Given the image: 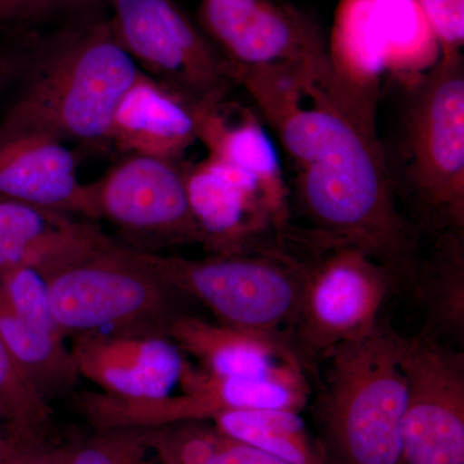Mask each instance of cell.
I'll return each mask as SVG.
<instances>
[{
	"mask_svg": "<svg viewBox=\"0 0 464 464\" xmlns=\"http://www.w3.org/2000/svg\"><path fill=\"white\" fill-rule=\"evenodd\" d=\"M191 109L198 141L206 146L208 155L255 177L277 204L290 208L279 152L261 116L227 100Z\"/></svg>",
	"mask_w": 464,
	"mask_h": 464,
	"instance_id": "18",
	"label": "cell"
},
{
	"mask_svg": "<svg viewBox=\"0 0 464 464\" xmlns=\"http://www.w3.org/2000/svg\"><path fill=\"white\" fill-rule=\"evenodd\" d=\"M9 456V449L5 442L0 441V460L5 459V457Z\"/></svg>",
	"mask_w": 464,
	"mask_h": 464,
	"instance_id": "32",
	"label": "cell"
},
{
	"mask_svg": "<svg viewBox=\"0 0 464 464\" xmlns=\"http://www.w3.org/2000/svg\"><path fill=\"white\" fill-rule=\"evenodd\" d=\"M408 399L401 464H464V357L422 332L401 337Z\"/></svg>",
	"mask_w": 464,
	"mask_h": 464,
	"instance_id": "10",
	"label": "cell"
},
{
	"mask_svg": "<svg viewBox=\"0 0 464 464\" xmlns=\"http://www.w3.org/2000/svg\"><path fill=\"white\" fill-rule=\"evenodd\" d=\"M108 17L140 70L188 105L224 102L237 87L227 58L174 0H110Z\"/></svg>",
	"mask_w": 464,
	"mask_h": 464,
	"instance_id": "8",
	"label": "cell"
},
{
	"mask_svg": "<svg viewBox=\"0 0 464 464\" xmlns=\"http://www.w3.org/2000/svg\"><path fill=\"white\" fill-rule=\"evenodd\" d=\"M328 52L342 74L362 87L378 88L390 63L374 0H340Z\"/></svg>",
	"mask_w": 464,
	"mask_h": 464,
	"instance_id": "21",
	"label": "cell"
},
{
	"mask_svg": "<svg viewBox=\"0 0 464 464\" xmlns=\"http://www.w3.org/2000/svg\"><path fill=\"white\" fill-rule=\"evenodd\" d=\"M243 87L276 137L311 228L364 250L396 273L420 255L400 210L378 130V88L333 65L328 48L301 60L240 69Z\"/></svg>",
	"mask_w": 464,
	"mask_h": 464,
	"instance_id": "1",
	"label": "cell"
},
{
	"mask_svg": "<svg viewBox=\"0 0 464 464\" xmlns=\"http://www.w3.org/2000/svg\"><path fill=\"white\" fill-rule=\"evenodd\" d=\"M0 288L18 315L39 331L65 341L54 317L47 280L34 267L0 271Z\"/></svg>",
	"mask_w": 464,
	"mask_h": 464,
	"instance_id": "24",
	"label": "cell"
},
{
	"mask_svg": "<svg viewBox=\"0 0 464 464\" xmlns=\"http://www.w3.org/2000/svg\"><path fill=\"white\" fill-rule=\"evenodd\" d=\"M81 378L118 398L161 399L181 383L188 362L167 335L91 333L72 338Z\"/></svg>",
	"mask_w": 464,
	"mask_h": 464,
	"instance_id": "14",
	"label": "cell"
},
{
	"mask_svg": "<svg viewBox=\"0 0 464 464\" xmlns=\"http://www.w3.org/2000/svg\"><path fill=\"white\" fill-rule=\"evenodd\" d=\"M0 464H24L21 462H17V460H12L11 457H5V459L0 460Z\"/></svg>",
	"mask_w": 464,
	"mask_h": 464,
	"instance_id": "33",
	"label": "cell"
},
{
	"mask_svg": "<svg viewBox=\"0 0 464 464\" xmlns=\"http://www.w3.org/2000/svg\"><path fill=\"white\" fill-rule=\"evenodd\" d=\"M34 24V0H0V26Z\"/></svg>",
	"mask_w": 464,
	"mask_h": 464,
	"instance_id": "29",
	"label": "cell"
},
{
	"mask_svg": "<svg viewBox=\"0 0 464 464\" xmlns=\"http://www.w3.org/2000/svg\"><path fill=\"white\" fill-rule=\"evenodd\" d=\"M17 47L20 84L0 133L106 142L119 100L141 72L115 38L109 17L25 33Z\"/></svg>",
	"mask_w": 464,
	"mask_h": 464,
	"instance_id": "3",
	"label": "cell"
},
{
	"mask_svg": "<svg viewBox=\"0 0 464 464\" xmlns=\"http://www.w3.org/2000/svg\"><path fill=\"white\" fill-rule=\"evenodd\" d=\"M0 198L91 219L74 152L43 134L0 133Z\"/></svg>",
	"mask_w": 464,
	"mask_h": 464,
	"instance_id": "15",
	"label": "cell"
},
{
	"mask_svg": "<svg viewBox=\"0 0 464 464\" xmlns=\"http://www.w3.org/2000/svg\"><path fill=\"white\" fill-rule=\"evenodd\" d=\"M182 353L198 360L201 371L216 377L258 378L301 365L298 353L284 335L258 334L181 314L168 329Z\"/></svg>",
	"mask_w": 464,
	"mask_h": 464,
	"instance_id": "17",
	"label": "cell"
},
{
	"mask_svg": "<svg viewBox=\"0 0 464 464\" xmlns=\"http://www.w3.org/2000/svg\"><path fill=\"white\" fill-rule=\"evenodd\" d=\"M226 438L258 449L290 464H326L319 444L299 411L284 409L235 411L217 415Z\"/></svg>",
	"mask_w": 464,
	"mask_h": 464,
	"instance_id": "22",
	"label": "cell"
},
{
	"mask_svg": "<svg viewBox=\"0 0 464 464\" xmlns=\"http://www.w3.org/2000/svg\"><path fill=\"white\" fill-rule=\"evenodd\" d=\"M0 340L43 398L72 396L81 375L65 341L39 331L9 304L0 288Z\"/></svg>",
	"mask_w": 464,
	"mask_h": 464,
	"instance_id": "20",
	"label": "cell"
},
{
	"mask_svg": "<svg viewBox=\"0 0 464 464\" xmlns=\"http://www.w3.org/2000/svg\"><path fill=\"white\" fill-rule=\"evenodd\" d=\"M401 335L386 324L326 353L319 406V444L326 464H401L408 386Z\"/></svg>",
	"mask_w": 464,
	"mask_h": 464,
	"instance_id": "4",
	"label": "cell"
},
{
	"mask_svg": "<svg viewBox=\"0 0 464 464\" xmlns=\"http://www.w3.org/2000/svg\"><path fill=\"white\" fill-rule=\"evenodd\" d=\"M47 400L18 368L0 340V414L24 423H35L47 417Z\"/></svg>",
	"mask_w": 464,
	"mask_h": 464,
	"instance_id": "25",
	"label": "cell"
},
{
	"mask_svg": "<svg viewBox=\"0 0 464 464\" xmlns=\"http://www.w3.org/2000/svg\"><path fill=\"white\" fill-rule=\"evenodd\" d=\"M390 67H411L439 56V45L417 0H374Z\"/></svg>",
	"mask_w": 464,
	"mask_h": 464,
	"instance_id": "23",
	"label": "cell"
},
{
	"mask_svg": "<svg viewBox=\"0 0 464 464\" xmlns=\"http://www.w3.org/2000/svg\"><path fill=\"white\" fill-rule=\"evenodd\" d=\"M209 464H290L258 449L226 439L225 444Z\"/></svg>",
	"mask_w": 464,
	"mask_h": 464,
	"instance_id": "28",
	"label": "cell"
},
{
	"mask_svg": "<svg viewBox=\"0 0 464 464\" xmlns=\"http://www.w3.org/2000/svg\"><path fill=\"white\" fill-rule=\"evenodd\" d=\"M183 161L127 155L87 183L91 219H106L141 246H201L186 194Z\"/></svg>",
	"mask_w": 464,
	"mask_h": 464,
	"instance_id": "11",
	"label": "cell"
},
{
	"mask_svg": "<svg viewBox=\"0 0 464 464\" xmlns=\"http://www.w3.org/2000/svg\"><path fill=\"white\" fill-rule=\"evenodd\" d=\"M182 168L201 246L210 255L248 252L289 224L290 208L277 204L255 177L210 155Z\"/></svg>",
	"mask_w": 464,
	"mask_h": 464,
	"instance_id": "12",
	"label": "cell"
},
{
	"mask_svg": "<svg viewBox=\"0 0 464 464\" xmlns=\"http://www.w3.org/2000/svg\"><path fill=\"white\" fill-rule=\"evenodd\" d=\"M17 63V44L12 47H0V91L16 74Z\"/></svg>",
	"mask_w": 464,
	"mask_h": 464,
	"instance_id": "30",
	"label": "cell"
},
{
	"mask_svg": "<svg viewBox=\"0 0 464 464\" xmlns=\"http://www.w3.org/2000/svg\"><path fill=\"white\" fill-rule=\"evenodd\" d=\"M197 141L191 106L143 72L119 100L106 140L127 155L172 161Z\"/></svg>",
	"mask_w": 464,
	"mask_h": 464,
	"instance_id": "16",
	"label": "cell"
},
{
	"mask_svg": "<svg viewBox=\"0 0 464 464\" xmlns=\"http://www.w3.org/2000/svg\"><path fill=\"white\" fill-rule=\"evenodd\" d=\"M198 25L237 70L301 60L328 48L316 21L279 0H200Z\"/></svg>",
	"mask_w": 464,
	"mask_h": 464,
	"instance_id": "13",
	"label": "cell"
},
{
	"mask_svg": "<svg viewBox=\"0 0 464 464\" xmlns=\"http://www.w3.org/2000/svg\"><path fill=\"white\" fill-rule=\"evenodd\" d=\"M430 256H420L409 286L427 315L429 329L439 337L462 340L464 334V235L433 237Z\"/></svg>",
	"mask_w": 464,
	"mask_h": 464,
	"instance_id": "19",
	"label": "cell"
},
{
	"mask_svg": "<svg viewBox=\"0 0 464 464\" xmlns=\"http://www.w3.org/2000/svg\"><path fill=\"white\" fill-rule=\"evenodd\" d=\"M279 2H288V0H279Z\"/></svg>",
	"mask_w": 464,
	"mask_h": 464,
	"instance_id": "34",
	"label": "cell"
},
{
	"mask_svg": "<svg viewBox=\"0 0 464 464\" xmlns=\"http://www.w3.org/2000/svg\"><path fill=\"white\" fill-rule=\"evenodd\" d=\"M438 42L439 52L462 51L464 0H417Z\"/></svg>",
	"mask_w": 464,
	"mask_h": 464,
	"instance_id": "26",
	"label": "cell"
},
{
	"mask_svg": "<svg viewBox=\"0 0 464 464\" xmlns=\"http://www.w3.org/2000/svg\"><path fill=\"white\" fill-rule=\"evenodd\" d=\"M65 338L91 333L167 335L181 315L177 290L105 232L42 273Z\"/></svg>",
	"mask_w": 464,
	"mask_h": 464,
	"instance_id": "5",
	"label": "cell"
},
{
	"mask_svg": "<svg viewBox=\"0 0 464 464\" xmlns=\"http://www.w3.org/2000/svg\"><path fill=\"white\" fill-rule=\"evenodd\" d=\"M270 246L301 279L298 344L304 355L328 353L373 332L384 302L400 280L355 246L292 222Z\"/></svg>",
	"mask_w": 464,
	"mask_h": 464,
	"instance_id": "6",
	"label": "cell"
},
{
	"mask_svg": "<svg viewBox=\"0 0 464 464\" xmlns=\"http://www.w3.org/2000/svg\"><path fill=\"white\" fill-rule=\"evenodd\" d=\"M110 0H34V23L61 18L63 23L108 17Z\"/></svg>",
	"mask_w": 464,
	"mask_h": 464,
	"instance_id": "27",
	"label": "cell"
},
{
	"mask_svg": "<svg viewBox=\"0 0 464 464\" xmlns=\"http://www.w3.org/2000/svg\"><path fill=\"white\" fill-rule=\"evenodd\" d=\"M181 392L161 399L118 398L96 391H78L74 400L94 418L115 423L204 420L235 411L284 409L301 413L308 389L302 365L258 378H224L186 366Z\"/></svg>",
	"mask_w": 464,
	"mask_h": 464,
	"instance_id": "9",
	"label": "cell"
},
{
	"mask_svg": "<svg viewBox=\"0 0 464 464\" xmlns=\"http://www.w3.org/2000/svg\"><path fill=\"white\" fill-rule=\"evenodd\" d=\"M136 250L168 285L183 297L199 301L221 325L283 335L284 326L297 322L301 279L268 244H258L248 252L201 259Z\"/></svg>",
	"mask_w": 464,
	"mask_h": 464,
	"instance_id": "7",
	"label": "cell"
},
{
	"mask_svg": "<svg viewBox=\"0 0 464 464\" xmlns=\"http://www.w3.org/2000/svg\"><path fill=\"white\" fill-rule=\"evenodd\" d=\"M380 133L400 210L420 237L464 235V57L439 52L427 72H395Z\"/></svg>",
	"mask_w": 464,
	"mask_h": 464,
	"instance_id": "2",
	"label": "cell"
},
{
	"mask_svg": "<svg viewBox=\"0 0 464 464\" xmlns=\"http://www.w3.org/2000/svg\"><path fill=\"white\" fill-rule=\"evenodd\" d=\"M72 464H121L116 458L97 447L85 448L72 458Z\"/></svg>",
	"mask_w": 464,
	"mask_h": 464,
	"instance_id": "31",
	"label": "cell"
}]
</instances>
